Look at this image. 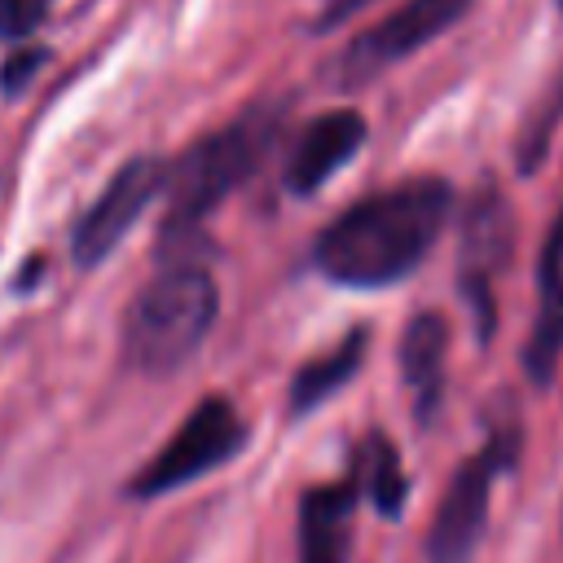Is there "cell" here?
<instances>
[{
    "label": "cell",
    "instance_id": "cell-8",
    "mask_svg": "<svg viewBox=\"0 0 563 563\" xmlns=\"http://www.w3.org/2000/svg\"><path fill=\"white\" fill-rule=\"evenodd\" d=\"M163 176H167V163L158 154H136L110 176L101 198L79 216V224L70 233V255L79 268H97L128 238V229L163 194Z\"/></svg>",
    "mask_w": 563,
    "mask_h": 563
},
{
    "label": "cell",
    "instance_id": "cell-4",
    "mask_svg": "<svg viewBox=\"0 0 563 563\" xmlns=\"http://www.w3.org/2000/svg\"><path fill=\"white\" fill-rule=\"evenodd\" d=\"M515 453H519V427L510 418V427L488 431V444L453 471L427 532V563H471L488 523L493 479L515 462Z\"/></svg>",
    "mask_w": 563,
    "mask_h": 563
},
{
    "label": "cell",
    "instance_id": "cell-15",
    "mask_svg": "<svg viewBox=\"0 0 563 563\" xmlns=\"http://www.w3.org/2000/svg\"><path fill=\"white\" fill-rule=\"evenodd\" d=\"M563 114V70L559 79L541 92L537 110L528 114V123L519 128V141H515V158H519V172H537L545 150H550V136H554V119Z\"/></svg>",
    "mask_w": 563,
    "mask_h": 563
},
{
    "label": "cell",
    "instance_id": "cell-3",
    "mask_svg": "<svg viewBox=\"0 0 563 563\" xmlns=\"http://www.w3.org/2000/svg\"><path fill=\"white\" fill-rule=\"evenodd\" d=\"M220 286L202 264L158 268L123 317V356L141 374H176L211 334Z\"/></svg>",
    "mask_w": 563,
    "mask_h": 563
},
{
    "label": "cell",
    "instance_id": "cell-9",
    "mask_svg": "<svg viewBox=\"0 0 563 563\" xmlns=\"http://www.w3.org/2000/svg\"><path fill=\"white\" fill-rule=\"evenodd\" d=\"M365 119L356 110H325L317 119H308V128L295 136L290 145V158H286V189L295 198H308L317 194L361 145H365Z\"/></svg>",
    "mask_w": 563,
    "mask_h": 563
},
{
    "label": "cell",
    "instance_id": "cell-14",
    "mask_svg": "<svg viewBox=\"0 0 563 563\" xmlns=\"http://www.w3.org/2000/svg\"><path fill=\"white\" fill-rule=\"evenodd\" d=\"M356 488H361V493L369 497V506H374L378 515H387V519H396L400 506H405V497H409V479H405L400 457H396V449H391V440H387L383 431H374V435L361 440Z\"/></svg>",
    "mask_w": 563,
    "mask_h": 563
},
{
    "label": "cell",
    "instance_id": "cell-1",
    "mask_svg": "<svg viewBox=\"0 0 563 563\" xmlns=\"http://www.w3.org/2000/svg\"><path fill=\"white\" fill-rule=\"evenodd\" d=\"M453 211V185L444 176L396 180L347 211H339L312 242V264L334 286L378 290L409 277L435 246Z\"/></svg>",
    "mask_w": 563,
    "mask_h": 563
},
{
    "label": "cell",
    "instance_id": "cell-5",
    "mask_svg": "<svg viewBox=\"0 0 563 563\" xmlns=\"http://www.w3.org/2000/svg\"><path fill=\"white\" fill-rule=\"evenodd\" d=\"M242 444H246V422L238 418L233 400L207 396V400L176 427V435L136 471L132 497H163V493H172V488H185V484L202 479L207 471L224 466L229 457H238Z\"/></svg>",
    "mask_w": 563,
    "mask_h": 563
},
{
    "label": "cell",
    "instance_id": "cell-16",
    "mask_svg": "<svg viewBox=\"0 0 563 563\" xmlns=\"http://www.w3.org/2000/svg\"><path fill=\"white\" fill-rule=\"evenodd\" d=\"M53 0H0V40H22L31 35Z\"/></svg>",
    "mask_w": 563,
    "mask_h": 563
},
{
    "label": "cell",
    "instance_id": "cell-11",
    "mask_svg": "<svg viewBox=\"0 0 563 563\" xmlns=\"http://www.w3.org/2000/svg\"><path fill=\"white\" fill-rule=\"evenodd\" d=\"M559 356H563V207L537 260V317H532L528 347H523L528 378L545 387L554 378Z\"/></svg>",
    "mask_w": 563,
    "mask_h": 563
},
{
    "label": "cell",
    "instance_id": "cell-17",
    "mask_svg": "<svg viewBox=\"0 0 563 563\" xmlns=\"http://www.w3.org/2000/svg\"><path fill=\"white\" fill-rule=\"evenodd\" d=\"M44 62V48H22L18 57H9L4 62V75H0V84H4V92H18L26 79H31V70Z\"/></svg>",
    "mask_w": 563,
    "mask_h": 563
},
{
    "label": "cell",
    "instance_id": "cell-13",
    "mask_svg": "<svg viewBox=\"0 0 563 563\" xmlns=\"http://www.w3.org/2000/svg\"><path fill=\"white\" fill-rule=\"evenodd\" d=\"M365 347H369V330L356 325V330H347L330 352L303 361V365L295 369V378H290V413H312L321 400H330L339 387H347L352 374H356L361 361H365Z\"/></svg>",
    "mask_w": 563,
    "mask_h": 563
},
{
    "label": "cell",
    "instance_id": "cell-6",
    "mask_svg": "<svg viewBox=\"0 0 563 563\" xmlns=\"http://www.w3.org/2000/svg\"><path fill=\"white\" fill-rule=\"evenodd\" d=\"M471 4L475 0H405L383 22L365 26L356 40H347L339 62L330 66V79L339 88H365L369 79H378L383 70L413 57L422 44H431L449 26H457Z\"/></svg>",
    "mask_w": 563,
    "mask_h": 563
},
{
    "label": "cell",
    "instance_id": "cell-10",
    "mask_svg": "<svg viewBox=\"0 0 563 563\" xmlns=\"http://www.w3.org/2000/svg\"><path fill=\"white\" fill-rule=\"evenodd\" d=\"M444 361H449V321L440 312H413L400 330V378L413 400V422L431 427L444 409Z\"/></svg>",
    "mask_w": 563,
    "mask_h": 563
},
{
    "label": "cell",
    "instance_id": "cell-12",
    "mask_svg": "<svg viewBox=\"0 0 563 563\" xmlns=\"http://www.w3.org/2000/svg\"><path fill=\"white\" fill-rule=\"evenodd\" d=\"M356 497V479L317 484L299 497V563H347Z\"/></svg>",
    "mask_w": 563,
    "mask_h": 563
},
{
    "label": "cell",
    "instance_id": "cell-18",
    "mask_svg": "<svg viewBox=\"0 0 563 563\" xmlns=\"http://www.w3.org/2000/svg\"><path fill=\"white\" fill-rule=\"evenodd\" d=\"M369 0H325L321 4V13H317V22H312V31H330L334 22H343V18H352L356 9H365Z\"/></svg>",
    "mask_w": 563,
    "mask_h": 563
},
{
    "label": "cell",
    "instance_id": "cell-2",
    "mask_svg": "<svg viewBox=\"0 0 563 563\" xmlns=\"http://www.w3.org/2000/svg\"><path fill=\"white\" fill-rule=\"evenodd\" d=\"M282 114H286L282 101H255L251 110H242L224 128L198 136L176 163H167V176H163V198H167L163 229H167V238L189 233L242 180H251V172L277 145Z\"/></svg>",
    "mask_w": 563,
    "mask_h": 563
},
{
    "label": "cell",
    "instance_id": "cell-7",
    "mask_svg": "<svg viewBox=\"0 0 563 563\" xmlns=\"http://www.w3.org/2000/svg\"><path fill=\"white\" fill-rule=\"evenodd\" d=\"M510 251H515V216H510L497 180H484L471 194V202L462 211V233H457V286L466 295V308H471L484 343L497 321L493 286H497L501 268L510 264Z\"/></svg>",
    "mask_w": 563,
    "mask_h": 563
},
{
    "label": "cell",
    "instance_id": "cell-19",
    "mask_svg": "<svg viewBox=\"0 0 563 563\" xmlns=\"http://www.w3.org/2000/svg\"><path fill=\"white\" fill-rule=\"evenodd\" d=\"M554 4H559V9H563V0H554Z\"/></svg>",
    "mask_w": 563,
    "mask_h": 563
}]
</instances>
